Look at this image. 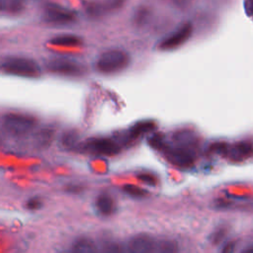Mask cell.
Listing matches in <instances>:
<instances>
[{"label": "cell", "mask_w": 253, "mask_h": 253, "mask_svg": "<svg viewBox=\"0 0 253 253\" xmlns=\"http://www.w3.org/2000/svg\"><path fill=\"white\" fill-rule=\"evenodd\" d=\"M155 126H156V125H155V123L153 121H150V120L139 121V122L135 123L129 128L127 136L130 139H135V138L139 137L140 135L153 130L155 128Z\"/></svg>", "instance_id": "obj_15"}, {"label": "cell", "mask_w": 253, "mask_h": 253, "mask_svg": "<svg viewBox=\"0 0 253 253\" xmlns=\"http://www.w3.org/2000/svg\"><path fill=\"white\" fill-rule=\"evenodd\" d=\"M41 207H42V201H41V199L36 198V197L29 199L26 203V208L29 210H32V211L38 210Z\"/></svg>", "instance_id": "obj_25"}, {"label": "cell", "mask_w": 253, "mask_h": 253, "mask_svg": "<svg viewBox=\"0 0 253 253\" xmlns=\"http://www.w3.org/2000/svg\"><path fill=\"white\" fill-rule=\"evenodd\" d=\"M65 191L70 193V194H78L80 193L81 191H83V187L80 186V185H68L65 187Z\"/></svg>", "instance_id": "obj_28"}, {"label": "cell", "mask_w": 253, "mask_h": 253, "mask_svg": "<svg viewBox=\"0 0 253 253\" xmlns=\"http://www.w3.org/2000/svg\"><path fill=\"white\" fill-rule=\"evenodd\" d=\"M130 62L128 53L122 49H108L96 61V69L104 74H113L126 68Z\"/></svg>", "instance_id": "obj_3"}, {"label": "cell", "mask_w": 253, "mask_h": 253, "mask_svg": "<svg viewBox=\"0 0 253 253\" xmlns=\"http://www.w3.org/2000/svg\"><path fill=\"white\" fill-rule=\"evenodd\" d=\"M137 178L144 184L148 185V186H156L157 185V178L156 176H154L153 174H149V173H142L139 174L137 176Z\"/></svg>", "instance_id": "obj_23"}, {"label": "cell", "mask_w": 253, "mask_h": 253, "mask_svg": "<svg viewBox=\"0 0 253 253\" xmlns=\"http://www.w3.org/2000/svg\"><path fill=\"white\" fill-rule=\"evenodd\" d=\"M84 147L93 153L101 155H115L120 152L119 144L108 137H92L85 141Z\"/></svg>", "instance_id": "obj_9"}, {"label": "cell", "mask_w": 253, "mask_h": 253, "mask_svg": "<svg viewBox=\"0 0 253 253\" xmlns=\"http://www.w3.org/2000/svg\"><path fill=\"white\" fill-rule=\"evenodd\" d=\"M25 10L23 0H1V12L7 16H18Z\"/></svg>", "instance_id": "obj_17"}, {"label": "cell", "mask_w": 253, "mask_h": 253, "mask_svg": "<svg viewBox=\"0 0 253 253\" xmlns=\"http://www.w3.org/2000/svg\"><path fill=\"white\" fill-rule=\"evenodd\" d=\"M243 8L249 17H253V0H243Z\"/></svg>", "instance_id": "obj_27"}, {"label": "cell", "mask_w": 253, "mask_h": 253, "mask_svg": "<svg viewBox=\"0 0 253 253\" xmlns=\"http://www.w3.org/2000/svg\"><path fill=\"white\" fill-rule=\"evenodd\" d=\"M45 67L51 73L71 77L81 76L85 71L80 63L67 58H53L46 62Z\"/></svg>", "instance_id": "obj_7"}, {"label": "cell", "mask_w": 253, "mask_h": 253, "mask_svg": "<svg viewBox=\"0 0 253 253\" xmlns=\"http://www.w3.org/2000/svg\"><path fill=\"white\" fill-rule=\"evenodd\" d=\"M1 69L4 73L28 78H35L41 74V68L37 61L21 56H7L3 58Z\"/></svg>", "instance_id": "obj_2"}, {"label": "cell", "mask_w": 253, "mask_h": 253, "mask_svg": "<svg viewBox=\"0 0 253 253\" xmlns=\"http://www.w3.org/2000/svg\"><path fill=\"white\" fill-rule=\"evenodd\" d=\"M193 32V23L186 21L179 25L171 34L163 38L158 43V48L164 51L176 49L185 44L191 39Z\"/></svg>", "instance_id": "obj_6"}, {"label": "cell", "mask_w": 253, "mask_h": 253, "mask_svg": "<svg viewBox=\"0 0 253 253\" xmlns=\"http://www.w3.org/2000/svg\"><path fill=\"white\" fill-rule=\"evenodd\" d=\"M149 144L160 151H164L169 145L165 142L164 137L161 133H155L149 138Z\"/></svg>", "instance_id": "obj_22"}, {"label": "cell", "mask_w": 253, "mask_h": 253, "mask_svg": "<svg viewBox=\"0 0 253 253\" xmlns=\"http://www.w3.org/2000/svg\"><path fill=\"white\" fill-rule=\"evenodd\" d=\"M193 1L194 0H172V3L176 8L180 10H186L191 6Z\"/></svg>", "instance_id": "obj_26"}, {"label": "cell", "mask_w": 253, "mask_h": 253, "mask_svg": "<svg viewBox=\"0 0 253 253\" xmlns=\"http://www.w3.org/2000/svg\"><path fill=\"white\" fill-rule=\"evenodd\" d=\"M226 154L234 160H242L252 156L253 146L248 142H238L233 146L228 147Z\"/></svg>", "instance_id": "obj_13"}, {"label": "cell", "mask_w": 253, "mask_h": 253, "mask_svg": "<svg viewBox=\"0 0 253 253\" xmlns=\"http://www.w3.org/2000/svg\"><path fill=\"white\" fill-rule=\"evenodd\" d=\"M152 16V10L150 6L146 4L137 5L131 15V23L135 28H143L146 26Z\"/></svg>", "instance_id": "obj_11"}, {"label": "cell", "mask_w": 253, "mask_h": 253, "mask_svg": "<svg viewBox=\"0 0 253 253\" xmlns=\"http://www.w3.org/2000/svg\"><path fill=\"white\" fill-rule=\"evenodd\" d=\"M124 193L126 195L133 197V198H144L145 196L148 195V192L142 188H139L138 186L131 185V184H126L123 188Z\"/></svg>", "instance_id": "obj_21"}, {"label": "cell", "mask_w": 253, "mask_h": 253, "mask_svg": "<svg viewBox=\"0 0 253 253\" xmlns=\"http://www.w3.org/2000/svg\"><path fill=\"white\" fill-rule=\"evenodd\" d=\"M48 42L52 45H57V46L74 47L82 44V39L73 34H62V35L54 36L48 41Z\"/></svg>", "instance_id": "obj_14"}, {"label": "cell", "mask_w": 253, "mask_h": 253, "mask_svg": "<svg viewBox=\"0 0 253 253\" xmlns=\"http://www.w3.org/2000/svg\"><path fill=\"white\" fill-rule=\"evenodd\" d=\"M159 241L147 234H139L133 236L127 244L128 250L134 253L158 252Z\"/></svg>", "instance_id": "obj_10"}, {"label": "cell", "mask_w": 253, "mask_h": 253, "mask_svg": "<svg viewBox=\"0 0 253 253\" xmlns=\"http://www.w3.org/2000/svg\"><path fill=\"white\" fill-rule=\"evenodd\" d=\"M126 2L127 0L85 1L83 3V8L85 14L90 19L97 20L120 11L126 4Z\"/></svg>", "instance_id": "obj_5"}, {"label": "cell", "mask_w": 253, "mask_h": 253, "mask_svg": "<svg viewBox=\"0 0 253 253\" xmlns=\"http://www.w3.org/2000/svg\"><path fill=\"white\" fill-rule=\"evenodd\" d=\"M234 247H235L234 242H229V243H227L224 246V248L222 249V252H233L234 251Z\"/></svg>", "instance_id": "obj_30"}, {"label": "cell", "mask_w": 253, "mask_h": 253, "mask_svg": "<svg viewBox=\"0 0 253 253\" xmlns=\"http://www.w3.org/2000/svg\"><path fill=\"white\" fill-rule=\"evenodd\" d=\"M223 234H224L223 230H222V229H218V230H216L215 232L212 233V235L211 236V238L212 242L217 243V242H219V241L223 238Z\"/></svg>", "instance_id": "obj_29"}, {"label": "cell", "mask_w": 253, "mask_h": 253, "mask_svg": "<svg viewBox=\"0 0 253 253\" xmlns=\"http://www.w3.org/2000/svg\"><path fill=\"white\" fill-rule=\"evenodd\" d=\"M173 140L175 141L176 145L191 148L197 142V137L194 132L190 129H180L173 134Z\"/></svg>", "instance_id": "obj_16"}, {"label": "cell", "mask_w": 253, "mask_h": 253, "mask_svg": "<svg viewBox=\"0 0 253 253\" xmlns=\"http://www.w3.org/2000/svg\"><path fill=\"white\" fill-rule=\"evenodd\" d=\"M53 134H54V130L52 128H42V129H41L37 133L36 138H35L37 146L40 147V148H46L47 146H49V144L52 141Z\"/></svg>", "instance_id": "obj_18"}, {"label": "cell", "mask_w": 253, "mask_h": 253, "mask_svg": "<svg viewBox=\"0 0 253 253\" xmlns=\"http://www.w3.org/2000/svg\"><path fill=\"white\" fill-rule=\"evenodd\" d=\"M209 5H211L212 8H228L232 5L234 0H206Z\"/></svg>", "instance_id": "obj_24"}, {"label": "cell", "mask_w": 253, "mask_h": 253, "mask_svg": "<svg viewBox=\"0 0 253 253\" xmlns=\"http://www.w3.org/2000/svg\"><path fill=\"white\" fill-rule=\"evenodd\" d=\"M95 250V243L87 237L78 238L72 244V251L74 252H94Z\"/></svg>", "instance_id": "obj_19"}, {"label": "cell", "mask_w": 253, "mask_h": 253, "mask_svg": "<svg viewBox=\"0 0 253 253\" xmlns=\"http://www.w3.org/2000/svg\"><path fill=\"white\" fill-rule=\"evenodd\" d=\"M96 208L103 215H111L117 210V205L112 196L107 193H102L97 197Z\"/></svg>", "instance_id": "obj_12"}, {"label": "cell", "mask_w": 253, "mask_h": 253, "mask_svg": "<svg viewBox=\"0 0 253 253\" xmlns=\"http://www.w3.org/2000/svg\"><path fill=\"white\" fill-rule=\"evenodd\" d=\"M78 140H79V134L74 129H68L64 131L60 138L61 145L67 149L74 148L77 145Z\"/></svg>", "instance_id": "obj_20"}, {"label": "cell", "mask_w": 253, "mask_h": 253, "mask_svg": "<svg viewBox=\"0 0 253 253\" xmlns=\"http://www.w3.org/2000/svg\"><path fill=\"white\" fill-rule=\"evenodd\" d=\"M164 152L167 160L175 166L187 168L193 166L195 163L196 156L191 148L178 145L172 147L169 145Z\"/></svg>", "instance_id": "obj_8"}, {"label": "cell", "mask_w": 253, "mask_h": 253, "mask_svg": "<svg viewBox=\"0 0 253 253\" xmlns=\"http://www.w3.org/2000/svg\"><path fill=\"white\" fill-rule=\"evenodd\" d=\"M37 125V119L27 114L7 113L2 118L3 128L14 136H23L30 133Z\"/></svg>", "instance_id": "obj_4"}, {"label": "cell", "mask_w": 253, "mask_h": 253, "mask_svg": "<svg viewBox=\"0 0 253 253\" xmlns=\"http://www.w3.org/2000/svg\"><path fill=\"white\" fill-rule=\"evenodd\" d=\"M42 8V19L50 26H69L78 20V14L74 9L56 2H45Z\"/></svg>", "instance_id": "obj_1"}, {"label": "cell", "mask_w": 253, "mask_h": 253, "mask_svg": "<svg viewBox=\"0 0 253 253\" xmlns=\"http://www.w3.org/2000/svg\"><path fill=\"white\" fill-rule=\"evenodd\" d=\"M245 252H247V253H253V248H249V249H246V250H245Z\"/></svg>", "instance_id": "obj_31"}]
</instances>
